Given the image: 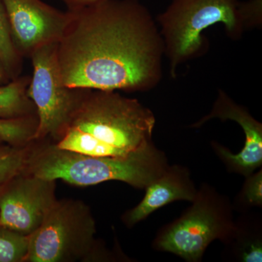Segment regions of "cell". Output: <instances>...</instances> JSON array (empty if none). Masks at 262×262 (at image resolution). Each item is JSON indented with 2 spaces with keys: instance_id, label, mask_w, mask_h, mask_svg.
<instances>
[{
  "instance_id": "cell-7",
  "label": "cell",
  "mask_w": 262,
  "mask_h": 262,
  "mask_svg": "<svg viewBox=\"0 0 262 262\" xmlns=\"http://www.w3.org/2000/svg\"><path fill=\"white\" fill-rule=\"evenodd\" d=\"M56 46H44L30 56L33 74L27 95L35 106L37 117L32 140L59 139L84 93V89H72L63 82Z\"/></svg>"
},
{
  "instance_id": "cell-4",
  "label": "cell",
  "mask_w": 262,
  "mask_h": 262,
  "mask_svg": "<svg viewBox=\"0 0 262 262\" xmlns=\"http://www.w3.org/2000/svg\"><path fill=\"white\" fill-rule=\"evenodd\" d=\"M234 211L228 196L203 183L191 206L157 232L153 249L173 253L187 262H201L212 242L220 239L224 244L232 234Z\"/></svg>"
},
{
  "instance_id": "cell-10",
  "label": "cell",
  "mask_w": 262,
  "mask_h": 262,
  "mask_svg": "<svg viewBox=\"0 0 262 262\" xmlns=\"http://www.w3.org/2000/svg\"><path fill=\"white\" fill-rule=\"evenodd\" d=\"M213 118L233 120L237 122L246 136L244 147L239 152L232 151L219 143L211 142V147L219 159L223 163L229 173L244 177L251 175L262 167V125L255 120L248 110L232 101L220 92L211 113L201 119L192 127H201Z\"/></svg>"
},
{
  "instance_id": "cell-3",
  "label": "cell",
  "mask_w": 262,
  "mask_h": 262,
  "mask_svg": "<svg viewBox=\"0 0 262 262\" xmlns=\"http://www.w3.org/2000/svg\"><path fill=\"white\" fill-rule=\"evenodd\" d=\"M168 165L166 155L154 143L126 157L91 156L54 144L28 155L26 168L39 178L82 187L119 181L144 190Z\"/></svg>"
},
{
  "instance_id": "cell-9",
  "label": "cell",
  "mask_w": 262,
  "mask_h": 262,
  "mask_svg": "<svg viewBox=\"0 0 262 262\" xmlns=\"http://www.w3.org/2000/svg\"><path fill=\"white\" fill-rule=\"evenodd\" d=\"M13 41L22 56L30 57L44 46L57 44L69 21L63 12L42 0H3Z\"/></svg>"
},
{
  "instance_id": "cell-11",
  "label": "cell",
  "mask_w": 262,
  "mask_h": 262,
  "mask_svg": "<svg viewBox=\"0 0 262 262\" xmlns=\"http://www.w3.org/2000/svg\"><path fill=\"white\" fill-rule=\"evenodd\" d=\"M144 190L145 194L140 203L122 216L124 224L128 227L145 220L151 213L173 202L191 203L195 198L198 188L187 167L169 165Z\"/></svg>"
},
{
  "instance_id": "cell-17",
  "label": "cell",
  "mask_w": 262,
  "mask_h": 262,
  "mask_svg": "<svg viewBox=\"0 0 262 262\" xmlns=\"http://www.w3.org/2000/svg\"><path fill=\"white\" fill-rule=\"evenodd\" d=\"M29 236L0 227V262L25 261Z\"/></svg>"
},
{
  "instance_id": "cell-8",
  "label": "cell",
  "mask_w": 262,
  "mask_h": 262,
  "mask_svg": "<svg viewBox=\"0 0 262 262\" xmlns=\"http://www.w3.org/2000/svg\"><path fill=\"white\" fill-rule=\"evenodd\" d=\"M56 201L55 181L20 173L5 184L0 195V227L29 236Z\"/></svg>"
},
{
  "instance_id": "cell-20",
  "label": "cell",
  "mask_w": 262,
  "mask_h": 262,
  "mask_svg": "<svg viewBox=\"0 0 262 262\" xmlns=\"http://www.w3.org/2000/svg\"><path fill=\"white\" fill-rule=\"evenodd\" d=\"M11 80H10L9 77L7 75L4 68H3V66H2L1 63H0V84L8 83Z\"/></svg>"
},
{
  "instance_id": "cell-6",
  "label": "cell",
  "mask_w": 262,
  "mask_h": 262,
  "mask_svg": "<svg viewBox=\"0 0 262 262\" xmlns=\"http://www.w3.org/2000/svg\"><path fill=\"white\" fill-rule=\"evenodd\" d=\"M96 223L80 202L55 201L42 224L29 236L24 261L66 262L89 254L95 242Z\"/></svg>"
},
{
  "instance_id": "cell-12",
  "label": "cell",
  "mask_w": 262,
  "mask_h": 262,
  "mask_svg": "<svg viewBox=\"0 0 262 262\" xmlns=\"http://www.w3.org/2000/svg\"><path fill=\"white\" fill-rule=\"evenodd\" d=\"M234 221L232 234L224 243V254L230 261H262V223L259 215L247 213Z\"/></svg>"
},
{
  "instance_id": "cell-16",
  "label": "cell",
  "mask_w": 262,
  "mask_h": 262,
  "mask_svg": "<svg viewBox=\"0 0 262 262\" xmlns=\"http://www.w3.org/2000/svg\"><path fill=\"white\" fill-rule=\"evenodd\" d=\"M241 191L235 196L232 206L239 213H247L253 208L262 206V169L245 177Z\"/></svg>"
},
{
  "instance_id": "cell-5",
  "label": "cell",
  "mask_w": 262,
  "mask_h": 262,
  "mask_svg": "<svg viewBox=\"0 0 262 262\" xmlns=\"http://www.w3.org/2000/svg\"><path fill=\"white\" fill-rule=\"evenodd\" d=\"M261 9V0H173L159 17L173 67L201 48L205 29L222 23L235 32L239 24L258 16Z\"/></svg>"
},
{
  "instance_id": "cell-22",
  "label": "cell",
  "mask_w": 262,
  "mask_h": 262,
  "mask_svg": "<svg viewBox=\"0 0 262 262\" xmlns=\"http://www.w3.org/2000/svg\"></svg>"
},
{
  "instance_id": "cell-1",
  "label": "cell",
  "mask_w": 262,
  "mask_h": 262,
  "mask_svg": "<svg viewBox=\"0 0 262 262\" xmlns=\"http://www.w3.org/2000/svg\"><path fill=\"white\" fill-rule=\"evenodd\" d=\"M57 43L62 79L72 89L136 91L155 77L157 43L136 0H100L68 9Z\"/></svg>"
},
{
  "instance_id": "cell-18",
  "label": "cell",
  "mask_w": 262,
  "mask_h": 262,
  "mask_svg": "<svg viewBox=\"0 0 262 262\" xmlns=\"http://www.w3.org/2000/svg\"><path fill=\"white\" fill-rule=\"evenodd\" d=\"M27 155L18 146H0V184H6L22 173L27 166Z\"/></svg>"
},
{
  "instance_id": "cell-13",
  "label": "cell",
  "mask_w": 262,
  "mask_h": 262,
  "mask_svg": "<svg viewBox=\"0 0 262 262\" xmlns=\"http://www.w3.org/2000/svg\"><path fill=\"white\" fill-rule=\"evenodd\" d=\"M28 76L18 77L0 84V119H18L36 116V108L27 95Z\"/></svg>"
},
{
  "instance_id": "cell-21",
  "label": "cell",
  "mask_w": 262,
  "mask_h": 262,
  "mask_svg": "<svg viewBox=\"0 0 262 262\" xmlns=\"http://www.w3.org/2000/svg\"><path fill=\"white\" fill-rule=\"evenodd\" d=\"M5 186V184H0V195H1L2 192H3V189H4Z\"/></svg>"
},
{
  "instance_id": "cell-15",
  "label": "cell",
  "mask_w": 262,
  "mask_h": 262,
  "mask_svg": "<svg viewBox=\"0 0 262 262\" xmlns=\"http://www.w3.org/2000/svg\"><path fill=\"white\" fill-rule=\"evenodd\" d=\"M37 125V117L0 119V141L18 146L32 140Z\"/></svg>"
},
{
  "instance_id": "cell-14",
  "label": "cell",
  "mask_w": 262,
  "mask_h": 262,
  "mask_svg": "<svg viewBox=\"0 0 262 262\" xmlns=\"http://www.w3.org/2000/svg\"><path fill=\"white\" fill-rule=\"evenodd\" d=\"M23 58L13 41L6 9L0 0V63L10 80L20 77Z\"/></svg>"
},
{
  "instance_id": "cell-2",
  "label": "cell",
  "mask_w": 262,
  "mask_h": 262,
  "mask_svg": "<svg viewBox=\"0 0 262 262\" xmlns=\"http://www.w3.org/2000/svg\"><path fill=\"white\" fill-rule=\"evenodd\" d=\"M155 117L117 91L84 89L56 146L97 157H126L152 144Z\"/></svg>"
},
{
  "instance_id": "cell-19",
  "label": "cell",
  "mask_w": 262,
  "mask_h": 262,
  "mask_svg": "<svg viewBox=\"0 0 262 262\" xmlns=\"http://www.w3.org/2000/svg\"><path fill=\"white\" fill-rule=\"evenodd\" d=\"M67 6L68 9H73V8H81V7L86 6L100 1V0H61Z\"/></svg>"
}]
</instances>
